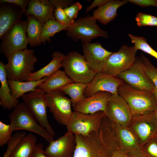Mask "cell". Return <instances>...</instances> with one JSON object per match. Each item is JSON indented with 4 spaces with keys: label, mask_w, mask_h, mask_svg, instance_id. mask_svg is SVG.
<instances>
[{
    "label": "cell",
    "mask_w": 157,
    "mask_h": 157,
    "mask_svg": "<svg viewBox=\"0 0 157 157\" xmlns=\"http://www.w3.org/2000/svg\"><path fill=\"white\" fill-rule=\"evenodd\" d=\"M76 147L73 157H111L119 149L113 128L104 119L99 130L88 135H75Z\"/></svg>",
    "instance_id": "obj_1"
},
{
    "label": "cell",
    "mask_w": 157,
    "mask_h": 157,
    "mask_svg": "<svg viewBox=\"0 0 157 157\" xmlns=\"http://www.w3.org/2000/svg\"><path fill=\"white\" fill-rule=\"evenodd\" d=\"M118 93L128 104L133 117L153 113L157 108L152 91L135 89L124 82Z\"/></svg>",
    "instance_id": "obj_2"
},
{
    "label": "cell",
    "mask_w": 157,
    "mask_h": 157,
    "mask_svg": "<svg viewBox=\"0 0 157 157\" xmlns=\"http://www.w3.org/2000/svg\"><path fill=\"white\" fill-rule=\"evenodd\" d=\"M7 60L5 65L7 79L21 81H28L38 61L34 50L27 48L15 52Z\"/></svg>",
    "instance_id": "obj_3"
},
{
    "label": "cell",
    "mask_w": 157,
    "mask_h": 157,
    "mask_svg": "<svg viewBox=\"0 0 157 157\" xmlns=\"http://www.w3.org/2000/svg\"><path fill=\"white\" fill-rule=\"evenodd\" d=\"M12 130H26L36 133L49 143L54 140L53 137L37 123L35 118L26 104L19 103L8 115Z\"/></svg>",
    "instance_id": "obj_4"
},
{
    "label": "cell",
    "mask_w": 157,
    "mask_h": 157,
    "mask_svg": "<svg viewBox=\"0 0 157 157\" xmlns=\"http://www.w3.org/2000/svg\"><path fill=\"white\" fill-rule=\"evenodd\" d=\"M65 30L67 36L76 42L80 40L83 44L90 43L98 37L108 38L107 32L99 27L90 15L79 18Z\"/></svg>",
    "instance_id": "obj_5"
},
{
    "label": "cell",
    "mask_w": 157,
    "mask_h": 157,
    "mask_svg": "<svg viewBox=\"0 0 157 157\" xmlns=\"http://www.w3.org/2000/svg\"><path fill=\"white\" fill-rule=\"evenodd\" d=\"M61 63L64 71L74 82L88 84L96 74L89 67L83 56L77 51L69 52Z\"/></svg>",
    "instance_id": "obj_6"
},
{
    "label": "cell",
    "mask_w": 157,
    "mask_h": 157,
    "mask_svg": "<svg viewBox=\"0 0 157 157\" xmlns=\"http://www.w3.org/2000/svg\"><path fill=\"white\" fill-rule=\"evenodd\" d=\"M28 22L27 19L17 22L1 39L0 53L7 59L15 52L27 48Z\"/></svg>",
    "instance_id": "obj_7"
},
{
    "label": "cell",
    "mask_w": 157,
    "mask_h": 157,
    "mask_svg": "<svg viewBox=\"0 0 157 157\" xmlns=\"http://www.w3.org/2000/svg\"><path fill=\"white\" fill-rule=\"evenodd\" d=\"M21 97L39 124L53 137L55 132L48 121L47 115L48 105L46 93L38 87L33 91L24 94Z\"/></svg>",
    "instance_id": "obj_8"
},
{
    "label": "cell",
    "mask_w": 157,
    "mask_h": 157,
    "mask_svg": "<svg viewBox=\"0 0 157 157\" xmlns=\"http://www.w3.org/2000/svg\"><path fill=\"white\" fill-rule=\"evenodd\" d=\"M59 89L46 93V97L50 111L56 120L61 125L67 126L74 114L71 109L72 101Z\"/></svg>",
    "instance_id": "obj_9"
},
{
    "label": "cell",
    "mask_w": 157,
    "mask_h": 157,
    "mask_svg": "<svg viewBox=\"0 0 157 157\" xmlns=\"http://www.w3.org/2000/svg\"><path fill=\"white\" fill-rule=\"evenodd\" d=\"M137 51L134 46H122L117 51L110 56L102 72L117 76L135 63Z\"/></svg>",
    "instance_id": "obj_10"
},
{
    "label": "cell",
    "mask_w": 157,
    "mask_h": 157,
    "mask_svg": "<svg viewBox=\"0 0 157 157\" xmlns=\"http://www.w3.org/2000/svg\"><path fill=\"white\" fill-rule=\"evenodd\" d=\"M106 115L103 111L90 114L74 111L71 119L66 126L67 131L74 135H87L92 132L98 131Z\"/></svg>",
    "instance_id": "obj_11"
},
{
    "label": "cell",
    "mask_w": 157,
    "mask_h": 157,
    "mask_svg": "<svg viewBox=\"0 0 157 157\" xmlns=\"http://www.w3.org/2000/svg\"><path fill=\"white\" fill-rule=\"evenodd\" d=\"M105 113L111 122L125 127H129L133 118L128 104L118 94H111L109 97Z\"/></svg>",
    "instance_id": "obj_12"
},
{
    "label": "cell",
    "mask_w": 157,
    "mask_h": 157,
    "mask_svg": "<svg viewBox=\"0 0 157 157\" xmlns=\"http://www.w3.org/2000/svg\"><path fill=\"white\" fill-rule=\"evenodd\" d=\"M129 127L136 135L142 148L155 137L157 119L153 112L133 117Z\"/></svg>",
    "instance_id": "obj_13"
},
{
    "label": "cell",
    "mask_w": 157,
    "mask_h": 157,
    "mask_svg": "<svg viewBox=\"0 0 157 157\" xmlns=\"http://www.w3.org/2000/svg\"><path fill=\"white\" fill-rule=\"evenodd\" d=\"M117 76L136 89L152 92L155 88L144 69L141 59H136L130 67Z\"/></svg>",
    "instance_id": "obj_14"
},
{
    "label": "cell",
    "mask_w": 157,
    "mask_h": 157,
    "mask_svg": "<svg viewBox=\"0 0 157 157\" xmlns=\"http://www.w3.org/2000/svg\"><path fill=\"white\" fill-rule=\"evenodd\" d=\"M124 83L118 76L102 72H98L88 84L84 94L86 97L100 91L109 92L112 94H117L118 87Z\"/></svg>",
    "instance_id": "obj_15"
},
{
    "label": "cell",
    "mask_w": 157,
    "mask_h": 157,
    "mask_svg": "<svg viewBox=\"0 0 157 157\" xmlns=\"http://www.w3.org/2000/svg\"><path fill=\"white\" fill-rule=\"evenodd\" d=\"M82 47L83 56L90 68L96 73L102 72L113 52L105 49L97 42L83 44Z\"/></svg>",
    "instance_id": "obj_16"
},
{
    "label": "cell",
    "mask_w": 157,
    "mask_h": 157,
    "mask_svg": "<svg viewBox=\"0 0 157 157\" xmlns=\"http://www.w3.org/2000/svg\"><path fill=\"white\" fill-rule=\"evenodd\" d=\"M76 145L75 135L67 131L49 143L44 152L49 157H73Z\"/></svg>",
    "instance_id": "obj_17"
},
{
    "label": "cell",
    "mask_w": 157,
    "mask_h": 157,
    "mask_svg": "<svg viewBox=\"0 0 157 157\" xmlns=\"http://www.w3.org/2000/svg\"><path fill=\"white\" fill-rule=\"evenodd\" d=\"M111 94L106 92H98L86 97L73 107V109L74 111L85 114H92L99 111L105 113L106 103Z\"/></svg>",
    "instance_id": "obj_18"
},
{
    "label": "cell",
    "mask_w": 157,
    "mask_h": 157,
    "mask_svg": "<svg viewBox=\"0 0 157 157\" xmlns=\"http://www.w3.org/2000/svg\"><path fill=\"white\" fill-rule=\"evenodd\" d=\"M24 14L18 6L9 3H0V39L16 23Z\"/></svg>",
    "instance_id": "obj_19"
},
{
    "label": "cell",
    "mask_w": 157,
    "mask_h": 157,
    "mask_svg": "<svg viewBox=\"0 0 157 157\" xmlns=\"http://www.w3.org/2000/svg\"><path fill=\"white\" fill-rule=\"evenodd\" d=\"M110 122L119 150L127 152L142 149L136 135L129 127Z\"/></svg>",
    "instance_id": "obj_20"
},
{
    "label": "cell",
    "mask_w": 157,
    "mask_h": 157,
    "mask_svg": "<svg viewBox=\"0 0 157 157\" xmlns=\"http://www.w3.org/2000/svg\"><path fill=\"white\" fill-rule=\"evenodd\" d=\"M54 7L48 0H30L25 15L34 17L42 24L51 19H55Z\"/></svg>",
    "instance_id": "obj_21"
},
{
    "label": "cell",
    "mask_w": 157,
    "mask_h": 157,
    "mask_svg": "<svg viewBox=\"0 0 157 157\" xmlns=\"http://www.w3.org/2000/svg\"><path fill=\"white\" fill-rule=\"evenodd\" d=\"M128 2L127 0H108L94 10L92 17L103 24L107 25L117 16L118 9Z\"/></svg>",
    "instance_id": "obj_22"
},
{
    "label": "cell",
    "mask_w": 157,
    "mask_h": 157,
    "mask_svg": "<svg viewBox=\"0 0 157 157\" xmlns=\"http://www.w3.org/2000/svg\"><path fill=\"white\" fill-rule=\"evenodd\" d=\"M0 105L5 109L13 110L19 103L18 99L11 94V90L7 81L5 70V64L0 62Z\"/></svg>",
    "instance_id": "obj_23"
},
{
    "label": "cell",
    "mask_w": 157,
    "mask_h": 157,
    "mask_svg": "<svg viewBox=\"0 0 157 157\" xmlns=\"http://www.w3.org/2000/svg\"><path fill=\"white\" fill-rule=\"evenodd\" d=\"M65 56V55L58 51L54 52L50 62L39 70L31 73L27 81H37L45 77L50 76L62 67V61Z\"/></svg>",
    "instance_id": "obj_24"
},
{
    "label": "cell",
    "mask_w": 157,
    "mask_h": 157,
    "mask_svg": "<svg viewBox=\"0 0 157 157\" xmlns=\"http://www.w3.org/2000/svg\"><path fill=\"white\" fill-rule=\"evenodd\" d=\"M73 81L64 71L59 70L42 83L38 87L45 93L59 89Z\"/></svg>",
    "instance_id": "obj_25"
},
{
    "label": "cell",
    "mask_w": 157,
    "mask_h": 157,
    "mask_svg": "<svg viewBox=\"0 0 157 157\" xmlns=\"http://www.w3.org/2000/svg\"><path fill=\"white\" fill-rule=\"evenodd\" d=\"M48 78L45 77L35 81H21L7 79V81L11 90V95L15 98L18 99L26 93L34 90Z\"/></svg>",
    "instance_id": "obj_26"
},
{
    "label": "cell",
    "mask_w": 157,
    "mask_h": 157,
    "mask_svg": "<svg viewBox=\"0 0 157 157\" xmlns=\"http://www.w3.org/2000/svg\"><path fill=\"white\" fill-rule=\"evenodd\" d=\"M37 139L30 133L26 135L16 147L10 157H32Z\"/></svg>",
    "instance_id": "obj_27"
},
{
    "label": "cell",
    "mask_w": 157,
    "mask_h": 157,
    "mask_svg": "<svg viewBox=\"0 0 157 157\" xmlns=\"http://www.w3.org/2000/svg\"><path fill=\"white\" fill-rule=\"evenodd\" d=\"M26 16L28 22L27 34L28 44L33 47L39 46L42 43L41 37L43 24L32 15Z\"/></svg>",
    "instance_id": "obj_28"
},
{
    "label": "cell",
    "mask_w": 157,
    "mask_h": 157,
    "mask_svg": "<svg viewBox=\"0 0 157 157\" xmlns=\"http://www.w3.org/2000/svg\"><path fill=\"white\" fill-rule=\"evenodd\" d=\"M88 85L85 83L73 82L59 89L69 96L73 107L86 97L84 93Z\"/></svg>",
    "instance_id": "obj_29"
},
{
    "label": "cell",
    "mask_w": 157,
    "mask_h": 157,
    "mask_svg": "<svg viewBox=\"0 0 157 157\" xmlns=\"http://www.w3.org/2000/svg\"><path fill=\"white\" fill-rule=\"evenodd\" d=\"M68 26L55 19L49 20L43 24L41 37L42 43L45 44L46 41L50 43L51 42V37L53 36L56 33L65 30Z\"/></svg>",
    "instance_id": "obj_30"
},
{
    "label": "cell",
    "mask_w": 157,
    "mask_h": 157,
    "mask_svg": "<svg viewBox=\"0 0 157 157\" xmlns=\"http://www.w3.org/2000/svg\"><path fill=\"white\" fill-rule=\"evenodd\" d=\"M129 36L137 51L141 50L157 59V52L148 44L145 38L136 36L130 34H129Z\"/></svg>",
    "instance_id": "obj_31"
},
{
    "label": "cell",
    "mask_w": 157,
    "mask_h": 157,
    "mask_svg": "<svg viewBox=\"0 0 157 157\" xmlns=\"http://www.w3.org/2000/svg\"><path fill=\"white\" fill-rule=\"evenodd\" d=\"M144 69L155 88H157V68L143 54L141 59Z\"/></svg>",
    "instance_id": "obj_32"
},
{
    "label": "cell",
    "mask_w": 157,
    "mask_h": 157,
    "mask_svg": "<svg viewBox=\"0 0 157 157\" xmlns=\"http://www.w3.org/2000/svg\"><path fill=\"white\" fill-rule=\"evenodd\" d=\"M135 19L137 25L140 27L145 26H157V17L150 14L138 13Z\"/></svg>",
    "instance_id": "obj_33"
},
{
    "label": "cell",
    "mask_w": 157,
    "mask_h": 157,
    "mask_svg": "<svg viewBox=\"0 0 157 157\" xmlns=\"http://www.w3.org/2000/svg\"><path fill=\"white\" fill-rule=\"evenodd\" d=\"M26 135L25 132L22 131L14 133L7 143V148L3 157H10L16 147Z\"/></svg>",
    "instance_id": "obj_34"
},
{
    "label": "cell",
    "mask_w": 157,
    "mask_h": 157,
    "mask_svg": "<svg viewBox=\"0 0 157 157\" xmlns=\"http://www.w3.org/2000/svg\"><path fill=\"white\" fill-rule=\"evenodd\" d=\"M13 131L11 129L10 124L0 121V146L2 147L7 144L12 137Z\"/></svg>",
    "instance_id": "obj_35"
},
{
    "label": "cell",
    "mask_w": 157,
    "mask_h": 157,
    "mask_svg": "<svg viewBox=\"0 0 157 157\" xmlns=\"http://www.w3.org/2000/svg\"><path fill=\"white\" fill-rule=\"evenodd\" d=\"M142 149L147 157H157V141L155 137L144 145Z\"/></svg>",
    "instance_id": "obj_36"
},
{
    "label": "cell",
    "mask_w": 157,
    "mask_h": 157,
    "mask_svg": "<svg viewBox=\"0 0 157 157\" xmlns=\"http://www.w3.org/2000/svg\"><path fill=\"white\" fill-rule=\"evenodd\" d=\"M54 16L56 20L68 26L72 25L74 22L72 21L69 18L65 12L64 9L61 7L55 8Z\"/></svg>",
    "instance_id": "obj_37"
},
{
    "label": "cell",
    "mask_w": 157,
    "mask_h": 157,
    "mask_svg": "<svg viewBox=\"0 0 157 157\" xmlns=\"http://www.w3.org/2000/svg\"><path fill=\"white\" fill-rule=\"evenodd\" d=\"M82 8V5L78 2L74 3L64 9L65 14L72 21L77 17L78 12Z\"/></svg>",
    "instance_id": "obj_38"
},
{
    "label": "cell",
    "mask_w": 157,
    "mask_h": 157,
    "mask_svg": "<svg viewBox=\"0 0 157 157\" xmlns=\"http://www.w3.org/2000/svg\"><path fill=\"white\" fill-rule=\"evenodd\" d=\"M29 1V0H0V3H9L14 4L19 7L25 15Z\"/></svg>",
    "instance_id": "obj_39"
},
{
    "label": "cell",
    "mask_w": 157,
    "mask_h": 157,
    "mask_svg": "<svg viewBox=\"0 0 157 157\" xmlns=\"http://www.w3.org/2000/svg\"><path fill=\"white\" fill-rule=\"evenodd\" d=\"M128 1L142 7L152 6L157 7V0H129Z\"/></svg>",
    "instance_id": "obj_40"
},
{
    "label": "cell",
    "mask_w": 157,
    "mask_h": 157,
    "mask_svg": "<svg viewBox=\"0 0 157 157\" xmlns=\"http://www.w3.org/2000/svg\"><path fill=\"white\" fill-rule=\"evenodd\" d=\"M49 1L55 8L60 7L63 9L70 6L74 1L72 0H50Z\"/></svg>",
    "instance_id": "obj_41"
},
{
    "label": "cell",
    "mask_w": 157,
    "mask_h": 157,
    "mask_svg": "<svg viewBox=\"0 0 157 157\" xmlns=\"http://www.w3.org/2000/svg\"><path fill=\"white\" fill-rule=\"evenodd\" d=\"M42 144H36L32 157H49L45 154Z\"/></svg>",
    "instance_id": "obj_42"
},
{
    "label": "cell",
    "mask_w": 157,
    "mask_h": 157,
    "mask_svg": "<svg viewBox=\"0 0 157 157\" xmlns=\"http://www.w3.org/2000/svg\"><path fill=\"white\" fill-rule=\"evenodd\" d=\"M108 0H94L92 2L91 4L87 6L85 10V13H87L89 11L96 7H99L103 5Z\"/></svg>",
    "instance_id": "obj_43"
},
{
    "label": "cell",
    "mask_w": 157,
    "mask_h": 157,
    "mask_svg": "<svg viewBox=\"0 0 157 157\" xmlns=\"http://www.w3.org/2000/svg\"><path fill=\"white\" fill-rule=\"evenodd\" d=\"M126 153L128 157H147L142 149Z\"/></svg>",
    "instance_id": "obj_44"
},
{
    "label": "cell",
    "mask_w": 157,
    "mask_h": 157,
    "mask_svg": "<svg viewBox=\"0 0 157 157\" xmlns=\"http://www.w3.org/2000/svg\"><path fill=\"white\" fill-rule=\"evenodd\" d=\"M111 157H128L126 152L119 149L115 151L113 153Z\"/></svg>",
    "instance_id": "obj_45"
},
{
    "label": "cell",
    "mask_w": 157,
    "mask_h": 157,
    "mask_svg": "<svg viewBox=\"0 0 157 157\" xmlns=\"http://www.w3.org/2000/svg\"><path fill=\"white\" fill-rule=\"evenodd\" d=\"M152 92L157 103V88H155L152 91Z\"/></svg>",
    "instance_id": "obj_46"
},
{
    "label": "cell",
    "mask_w": 157,
    "mask_h": 157,
    "mask_svg": "<svg viewBox=\"0 0 157 157\" xmlns=\"http://www.w3.org/2000/svg\"><path fill=\"white\" fill-rule=\"evenodd\" d=\"M153 113L154 116L157 119V108L153 112Z\"/></svg>",
    "instance_id": "obj_47"
},
{
    "label": "cell",
    "mask_w": 157,
    "mask_h": 157,
    "mask_svg": "<svg viewBox=\"0 0 157 157\" xmlns=\"http://www.w3.org/2000/svg\"><path fill=\"white\" fill-rule=\"evenodd\" d=\"M155 137L157 141V133H156Z\"/></svg>",
    "instance_id": "obj_48"
}]
</instances>
